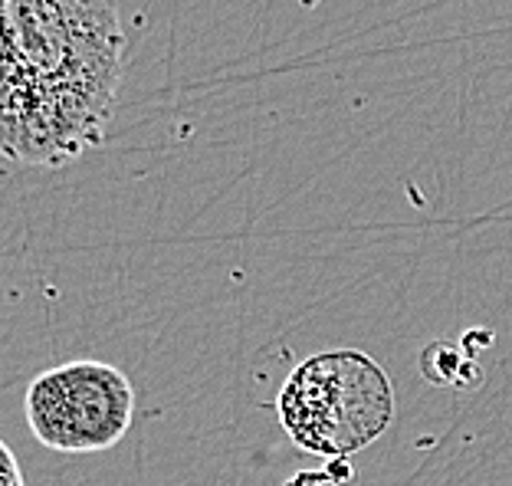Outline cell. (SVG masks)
<instances>
[{
  "mask_svg": "<svg viewBox=\"0 0 512 486\" xmlns=\"http://www.w3.org/2000/svg\"><path fill=\"white\" fill-rule=\"evenodd\" d=\"M125 50L119 0H0V155L63 168L99 148Z\"/></svg>",
  "mask_w": 512,
  "mask_h": 486,
  "instance_id": "obj_1",
  "label": "cell"
},
{
  "mask_svg": "<svg viewBox=\"0 0 512 486\" xmlns=\"http://www.w3.org/2000/svg\"><path fill=\"white\" fill-rule=\"evenodd\" d=\"M283 431L309 454L352 457L388 431L394 391L375 358L335 349L306 358L276 398Z\"/></svg>",
  "mask_w": 512,
  "mask_h": 486,
  "instance_id": "obj_2",
  "label": "cell"
},
{
  "mask_svg": "<svg viewBox=\"0 0 512 486\" xmlns=\"http://www.w3.org/2000/svg\"><path fill=\"white\" fill-rule=\"evenodd\" d=\"M23 414L33 437L56 454H99L132 427L135 388L122 368L79 358L33 378Z\"/></svg>",
  "mask_w": 512,
  "mask_h": 486,
  "instance_id": "obj_3",
  "label": "cell"
},
{
  "mask_svg": "<svg viewBox=\"0 0 512 486\" xmlns=\"http://www.w3.org/2000/svg\"><path fill=\"white\" fill-rule=\"evenodd\" d=\"M457 349L453 345H430V349L424 352V358H421V368H424V375L430 378V381H437V385H460V378H457Z\"/></svg>",
  "mask_w": 512,
  "mask_h": 486,
  "instance_id": "obj_4",
  "label": "cell"
},
{
  "mask_svg": "<svg viewBox=\"0 0 512 486\" xmlns=\"http://www.w3.org/2000/svg\"><path fill=\"white\" fill-rule=\"evenodd\" d=\"M0 486H27L23 483V470L17 464V454L0 441Z\"/></svg>",
  "mask_w": 512,
  "mask_h": 486,
  "instance_id": "obj_5",
  "label": "cell"
},
{
  "mask_svg": "<svg viewBox=\"0 0 512 486\" xmlns=\"http://www.w3.org/2000/svg\"><path fill=\"white\" fill-rule=\"evenodd\" d=\"M0 122H4V112H0Z\"/></svg>",
  "mask_w": 512,
  "mask_h": 486,
  "instance_id": "obj_6",
  "label": "cell"
}]
</instances>
